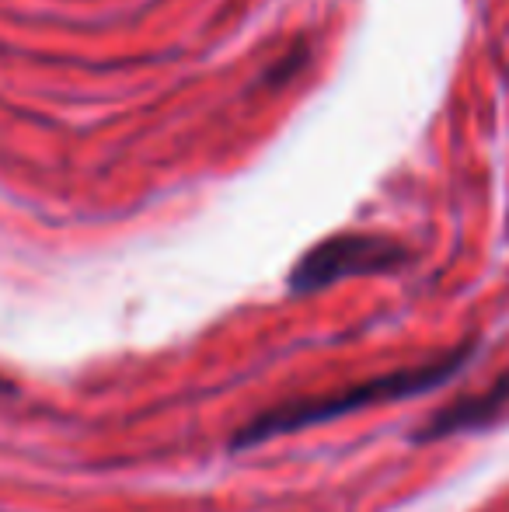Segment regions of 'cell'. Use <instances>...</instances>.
Instances as JSON below:
<instances>
[{"instance_id": "obj_4", "label": "cell", "mask_w": 509, "mask_h": 512, "mask_svg": "<svg viewBox=\"0 0 509 512\" xmlns=\"http://www.w3.org/2000/svg\"><path fill=\"white\" fill-rule=\"evenodd\" d=\"M307 60H311V53H307V46H293L290 53L279 56L276 67L265 70L262 81H258V84H265V88H283L286 81H293V77L300 74V67H307Z\"/></svg>"}, {"instance_id": "obj_1", "label": "cell", "mask_w": 509, "mask_h": 512, "mask_svg": "<svg viewBox=\"0 0 509 512\" xmlns=\"http://www.w3.org/2000/svg\"><path fill=\"white\" fill-rule=\"evenodd\" d=\"M471 356H475V345L468 342V345H461V349L443 352V356L429 359V363H422V366H408V370L384 373V377L363 380V384L342 387V391H332V394H318V398L283 401V405L255 415L252 422L234 436V446L245 450V446L286 436V432L307 429V425L332 422V418H339V415H353V411H360V408L387 405V401L415 398V394L436 391V387H443L450 377H457V373L471 363Z\"/></svg>"}, {"instance_id": "obj_3", "label": "cell", "mask_w": 509, "mask_h": 512, "mask_svg": "<svg viewBox=\"0 0 509 512\" xmlns=\"http://www.w3.org/2000/svg\"><path fill=\"white\" fill-rule=\"evenodd\" d=\"M503 418H509V370L489 391L471 394V398H461L454 405L436 411L419 429V439H443V436H454V432L489 429V425L503 422Z\"/></svg>"}, {"instance_id": "obj_2", "label": "cell", "mask_w": 509, "mask_h": 512, "mask_svg": "<svg viewBox=\"0 0 509 512\" xmlns=\"http://www.w3.org/2000/svg\"><path fill=\"white\" fill-rule=\"evenodd\" d=\"M408 262L405 244L381 234H335L314 244L290 272L293 293H314L349 276H381Z\"/></svg>"}]
</instances>
